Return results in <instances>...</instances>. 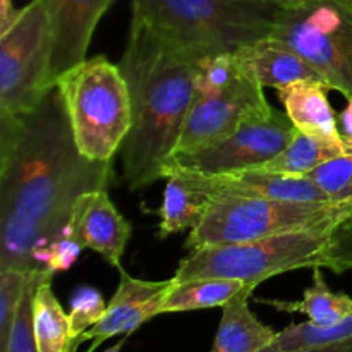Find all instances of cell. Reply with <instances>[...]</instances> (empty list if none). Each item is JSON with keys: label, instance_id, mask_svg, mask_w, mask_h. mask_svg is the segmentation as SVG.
I'll use <instances>...</instances> for the list:
<instances>
[{"label": "cell", "instance_id": "6da1fadb", "mask_svg": "<svg viewBox=\"0 0 352 352\" xmlns=\"http://www.w3.org/2000/svg\"><path fill=\"white\" fill-rule=\"evenodd\" d=\"M112 177V162L79 151L57 85L30 112L0 116V219L67 222L79 196L107 189Z\"/></svg>", "mask_w": 352, "mask_h": 352}, {"label": "cell", "instance_id": "7a4b0ae2", "mask_svg": "<svg viewBox=\"0 0 352 352\" xmlns=\"http://www.w3.org/2000/svg\"><path fill=\"white\" fill-rule=\"evenodd\" d=\"M206 55L133 17L119 67L127 82L133 124L120 148L124 182L131 191L164 179L195 102Z\"/></svg>", "mask_w": 352, "mask_h": 352}, {"label": "cell", "instance_id": "3957f363", "mask_svg": "<svg viewBox=\"0 0 352 352\" xmlns=\"http://www.w3.org/2000/svg\"><path fill=\"white\" fill-rule=\"evenodd\" d=\"M302 268H329L337 275L352 270V212L325 226L195 250L179 261L172 278H239L258 287L268 278Z\"/></svg>", "mask_w": 352, "mask_h": 352}, {"label": "cell", "instance_id": "277c9868", "mask_svg": "<svg viewBox=\"0 0 352 352\" xmlns=\"http://www.w3.org/2000/svg\"><path fill=\"white\" fill-rule=\"evenodd\" d=\"M278 9L251 0H133V17L206 55L236 54L268 38Z\"/></svg>", "mask_w": 352, "mask_h": 352}, {"label": "cell", "instance_id": "5b68a950", "mask_svg": "<svg viewBox=\"0 0 352 352\" xmlns=\"http://www.w3.org/2000/svg\"><path fill=\"white\" fill-rule=\"evenodd\" d=\"M64 96L79 151L93 162H112L133 124L131 96L119 64L86 58L55 79Z\"/></svg>", "mask_w": 352, "mask_h": 352}, {"label": "cell", "instance_id": "8992f818", "mask_svg": "<svg viewBox=\"0 0 352 352\" xmlns=\"http://www.w3.org/2000/svg\"><path fill=\"white\" fill-rule=\"evenodd\" d=\"M352 208L323 203H289L278 199L222 195L206 210L201 222L189 230L186 248L251 243L282 232L325 226L342 219Z\"/></svg>", "mask_w": 352, "mask_h": 352}, {"label": "cell", "instance_id": "52a82bcc", "mask_svg": "<svg viewBox=\"0 0 352 352\" xmlns=\"http://www.w3.org/2000/svg\"><path fill=\"white\" fill-rule=\"evenodd\" d=\"M270 38L298 52L329 89L352 96V10L336 0L278 9Z\"/></svg>", "mask_w": 352, "mask_h": 352}, {"label": "cell", "instance_id": "ba28073f", "mask_svg": "<svg viewBox=\"0 0 352 352\" xmlns=\"http://www.w3.org/2000/svg\"><path fill=\"white\" fill-rule=\"evenodd\" d=\"M52 48L45 0H31L0 34V116H21L40 103L54 85Z\"/></svg>", "mask_w": 352, "mask_h": 352}, {"label": "cell", "instance_id": "9c48e42d", "mask_svg": "<svg viewBox=\"0 0 352 352\" xmlns=\"http://www.w3.org/2000/svg\"><path fill=\"white\" fill-rule=\"evenodd\" d=\"M263 89V85L241 67L239 74L229 85L195 93V102L175 153L208 146L248 124L270 117L275 109L268 103Z\"/></svg>", "mask_w": 352, "mask_h": 352}, {"label": "cell", "instance_id": "30bf717a", "mask_svg": "<svg viewBox=\"0 0 352 352\" xmlns=\"http://www.w3.org/2000/svg\"><path fill=\"white\" fill-rule=\"evenodd\" d=\"M287 113L274 110L270 117L248 124L237 133L189 151H177L167 168H186L206 175H229L253 170L280 153L296 134ZM165 174V172H164Z\"/></svg>", "mask_w": 352, "mask_h": 352}, {"label": "cell", "instance_id": "8fae6325", "mask_svg": "<svg viewBox=\"0 0 352 352\" xmlns=\"http://www.w3.org/2000/svg\"><path fill=\"white\" fill-rule=\"evenodd\" d=\"M120 275L119 287L107 305L105 315L96 325L86 330L78 337L76 346H81L86 340H91V346L86 352H95L100 344L116 336H129L143 323L150 322L155 316L164 313V302L170 289L174 287V278L168 280H141L133 278L122 267L117 268Z\"/></svg>", "mask_w": 352, "mask_h": 352}, {"label": "cell", "instance_id": "7c38bea8", "mask_svg": "<svg viewBox=\"0 0 352 352\" xmlns=\"http://www.w3.org/2000/svg\"><path fill=\"white\" fill-rule=\"evenodd\" d=\"M113 0H45L52 30V81L86 60L96 24Z\"/></svg>", "mask_w": 352, "mask_h": 352}, {"label": "cell", "instance_id": "4fadbf2b", "mask_svg": "<svg viewBox=\"0 0 352 352\" xmlns=\"http://www.w3.org/2000/svg\"><path fill=\"white\" fill-rule=\"evenodd\" d=\"M164 179H167V186L160 206V239L195 229L205 217L206 210L226 191L222 175L167 168Z\"/></svg>", "mask_w": 352, "mask_h": 352}, {"label": "cell", "instance_id": "5bb4252c", "mask_svg": "<svg viewBox=\"0 0 352 352\" xmlns=\"http://www.w3.org/2000/svg\"><path fill=\"white\" fill-rule=\"evenodd\" d=\"M81 213V237L88 250L98 253L112 267L120 268L133 227L110 199L107 189H96L78 199Z\"/></svg>", "mask_w": 352, "mask_h": 352}, {"label": "cell", "instance_id": "9a60e30c", "mask_svg": "<svg viewBox=\"0 0 352 352\" xmlns=\"http://www.w3.org/2000/svg\"><path fill=\"white\" fill-rule=\"evenodd\" d=\"M234 55L241 67L265 88H275L278 91L302 81L325 82L298 52L270 36L241 48Z\"/></svg>", "mask_w": 352, "mask_h": 352}, {"label": "cell", "instance_id": "2e32d148", "mask_svg": "<svg viewBox=\"0 0 352 352\" xmlns=\"http://www.w3.org/2000/svg\"><path fill=\"white\" fill-rule=\"evenodd\" d=\"M327 89L329 86L320 81L296 82L278 89V100L299 133L320 138L346 150L339 133L337 116L327 98Z\"/></svg>", "mask_w": 352, "mask_h": 352}, {"label": "cell", "instance_id": "e0dca14e", "mask_svg": "<svg viewBox=\"0 0 352 352\" xmlns=\"http://www.w3.org/2000/svg\"><path fill=\"white\" fill-rule=\"evenodd\" d=\"M254 285H246L222 306V320L210 352H261L274 346L277 332L263 325L250 308Z\"/></svg>", "mask_w": 352, "mask_h": 352}, {"label": "cell", "instance_id": "ac0fdd59", "mask_svg": "<svg viewBox=\"0 0 352 352\" xmlns=\"http://www.w3.org/2000/svg\"><path fill=\"white\" fill-rule=\"evenodd\" d=\"M223 195L250 196V198L278 199L289 203H323L332 205L325 192L306 175L272 174L263 170H244L222 175Z\"/></svg>", "mask_w": 352, "mask_h": 352}, {"label": "cell", "instance_id": "d6986e66", "mask_svg": "<svg viewBox=\"0 0 352 352\" xmlns=\"http://www.w3.org/2000/svg\"><path fill=\"white\" fill-rule=\"evenodd\" d=\"M260 302L272 306L282 313H301L320 327H332L340 323L352 313V298L344 292H333L323 277L322 268L313 270V284L305 291L301 301H270L260 299Z\"/></svg>", "mask_w": 352, "mask_h": 352}, {"label": "cell", "instance_id": "ffe728a7", "mask_svg": "<svg viewBox=\"0 0 352 352\" xmlns=\"http://www.w3.org/2000/svg\"><path fill=\"white\" fill-rule=\"evenodd\" d=\"M52 278H45L33 301V325L38 352H76V339L71 333V322L58 302Z\"/></svg>", "mask_w": 352, "mask_h": 352}, {"label": "cell", "instance_id": "44dd1931", "mask_svg": "<svg viewBox=\"0 0 352 352\" xmlns=\"http://www.w3.org/2000/svg\"><path fill=\"white\" fill-rule=\"evenodd\" d=\"M246 285L250 284L239 280V278L223 277H206L175 282L174 287L170 289V292L165 298L164 313H184L206 308H222L234 296L239 294Z\"/></svg>", "mask_w": 352, "mask_h": 352}, {"label": "cell", "instance_id": "7402d4cb", "mask_svg": "<svg viewBox=\"0 0 352 352\" xmlns=\"http://www.w3.org/2000/svg\"><path fill=\"white\" fill-rule=\"evenodd\" d=\"M347 153L342 146L323 141L320 138L309 136V134L296 131L291 143L275 155L274 158L253 170L272 172V174L284 175H306L313 168L318 167L323 162L330 160L333 157Z\"/></svg>", "mask_w": 352, "mask_h": 352}, {"label": "cell", "instance_id": "603a6c76", "mask_svg": "<svg viewBox=\"0 0 352 352\" xmlns=\"http://www.w3.org/2000/svg\"><path fill=\"white\" fill-rule=\"evenodd\" d=\"M352 337V313L340 323L332 327L315 325L308 320L305 323H294L282 332H277L275 346L280 352H294L309 347L327 346V344L340 342Z\"/></svg>", "mask_w": 352, "mask_h": 352}, {"label": "cell", "instance_id": "cb8c5ba5", "mask_svg": "<svg viewBox=\"0 0 352 352\" xmlns=\"http://www.w3.org/2000/svg\"><path fill=\"white\" fill-rule=\"evenodd\" d=\"M48 277H54V275L45 274V272H30L3 352H38L33 325V301L40 284Z\"/></svg>", "mask_w": 352, "mask_h": 352}, {"label": "cell", "instance_id": "d4e9b609", "mask_svg": "<svg viewBox=\"0 0 352 352\" xmlns=\"http://www.w3.org/2000/svg\"><path fill=\"white\" fill-rule=\"evenodd\" d=\"M330 199L332 205H344L352 198V153H344L323 162L306 174Z\"/></svg>", "mask_w": 352, "mask_h": 352}, {"label": "cell", "instance_id": "484cf974", "mask_svg": "<svg viewBox=\"0 0 352 352\" xmlns=\"http://www.w3.org/2000/svg\"><path fill=\"white\" fill-rule=\"evenodd\" d=\"M28 277H30V272H0V352L6 351Z\"/></svg>", "mask_w": 352, "mask_h": 352}, {"label": "cell", "instance_id": "4316f807", "mask_svg": "<svg viewBox=\"0 0 352 352\" xmlns=\"http://www.w3.org/2000/svg\"><path fill=\"white\" fill-rule=\"evenodd\" d=\"M107 305L103 301V296L93 287H81L76 291L71 301V313H69V322H71V333L76 340L79 336L91 329L93 325L102 320L105 315Z\"/></svg>", "mask_w": 352, "mask_h": 352}, {"label": "cell", "instance_id": "83f0119b", "mask_svg": "<svg viewBox=\"0 0 352 352\" xmlns=\"http://www.w3.org/2000/svg\"><path fill=\"white\" fill-rule=\"evenodd\" d=\"M337 124H339V133L347 153H352V96L347 98L346 109L337 116Z\"/></svg>", "mask_w": 352, "mask_h": 352}, {"label": "cell", "instance_id": "f1b7e54d", "mask_svg": "<svg viewBox=\"0 0 352 352\" xmlns=\"http://www.w3.org/2000/svg\"><path fill=\"white\" fill-rule=\"evenodd\" d=\"M21 9L16 10L12 6V0H0V34L7 33L12 26L14 21L19 16Z\"/></svg>", "mask_w": 352, "mask_h": 352}, {"label": "cell", "instance_id": "f546056e", "mask_svg": "<svg viewBox=\"0 0 352 352\" xmlns=\"http://www.w3.org/2000/svg\"><path fill=\"white\" fill-rule=\"evenodd\" d=\"M294 352H352V337L351 339L340 340V342L327 344V346L320 347H309V349H301Z\"/></svg>", "mask_w": 352, "mask_h": 352}, {"label": "cell", "instance_id": "4dcf8cb0", "mask_svg": "<svg viewBox=\"0 0 352 352\" xmlns=\"http://www.w3.org/2000/svg\"><path fill=\"white\" fill-rule=\"evenodd\" d=\"M251 2L268 3V6L280 7V9H289V7L299 6V3H302V2H305V0H251Z\"/></svg>", "mask_w": 352, "mask_h": 352}, {"label": "cell", "instance_id": "1f68e13d", "mask_svg": "<svg viewBox=\"0 0 352 352\" xmlns=\"http://www.w3.org/2000/svg\"><path fill=\"white\" fill-rule=\"evenodd\" d=\"M124 344H126V339L120 340V342H117L116 346L110 347V349H107V351H103V352H120V349H122V347H124Z\"/></svg>", "mask_w": 352, "mask_h": 352}, {"label": "cell", "instance_id": "d6a6232c", "mask_svg": "<svg viewBox=\"0 0 352 352\" xmlns=\"http://www.w3.org/2000/svg\"><path fill=\"white\" fill-rule=\"evenodd\" d=\"M336 2H339L340 6L347 7V9H351V10H352V0H336Z\"/></svg>", "mask_w": 352, "mask_h": 352}, {"label": "cell", "instance_id": "836d02e7", "mask_svg": "<svg viewBox=\"0 0 352 352\" xmlns=\"http://www.w3.org/2000/svg\"><path fill=\"white\" fill-rule=\"evenodd\" d=\"M261 352H280V351H278V347L275 346V344H274V346L267 347V349H263V351H261Z\"/></svg>", "mask_w": 352, "mask_h": 352}, {"label": "cell", "instance_id": "e575fe53", "mask_svg": "<svg viewBox=\"0 0 352 352\" xmlns=\"http://www.w3.org/2000/svg\"><path fill=\"white\" fill-rule=\"evenodd\" d=\"M346 205L349 206V208H352V198H351V201H347V203H346Z\"/></svg>", "mask_w": 352, "mask_h": 352}]
</instances>
